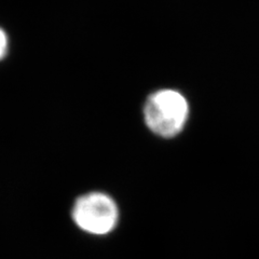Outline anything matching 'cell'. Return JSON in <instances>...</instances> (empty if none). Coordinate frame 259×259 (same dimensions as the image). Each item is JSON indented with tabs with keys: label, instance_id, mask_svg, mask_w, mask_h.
Segmentation results:
<instances>
[{
	"label": "cell",
	"instance_id": "7a4b0ae2",
	"mask_svg": "<svg viewBox=\"0 0 259 259\" xmlns=\"http://www.w3.org/2000/svg\"><path fill=\"white\" fill-rule=\"evenodd\" d=\"M71 218L80 230L104 236L116 228L119 222L118 205L108 194L94 191L76 199Z\"/></svg>",
	"mask_w": 259,
	"mask_h": 259
},
{
	"label": "cell",
	"instance_id": "3957f363",
	"mask_svg": "<svg viewBox=\"0 0 259 259\" xmlns=\"http://www.w3.org/2000/svg\"><path fill=\"white\" fill-rule=\"evenodd\" d=\"M8 48H9V40L4 29L0 28V61L5 59L8 53Z\"/></svg>",
	"mask_w": 259,
	"mask_h": 259
},
{
	"label": "cell",
	"instance_id": "6da1fadb",
	"mask_svg": "<svg viewBox=\"0 0 259 259\" xmlns=\"http://www.w3.org/2000/svg\"><path fill=\"white\" fill-rule=\"evenodd\" d=\"M189 105L185 96L172 89L151 94L144 106V119L150 131L171 139L180 134L187 122Z\"/></svg>",
	"mask_w": 259,
	"mask_h": 259
}]
</instances>
